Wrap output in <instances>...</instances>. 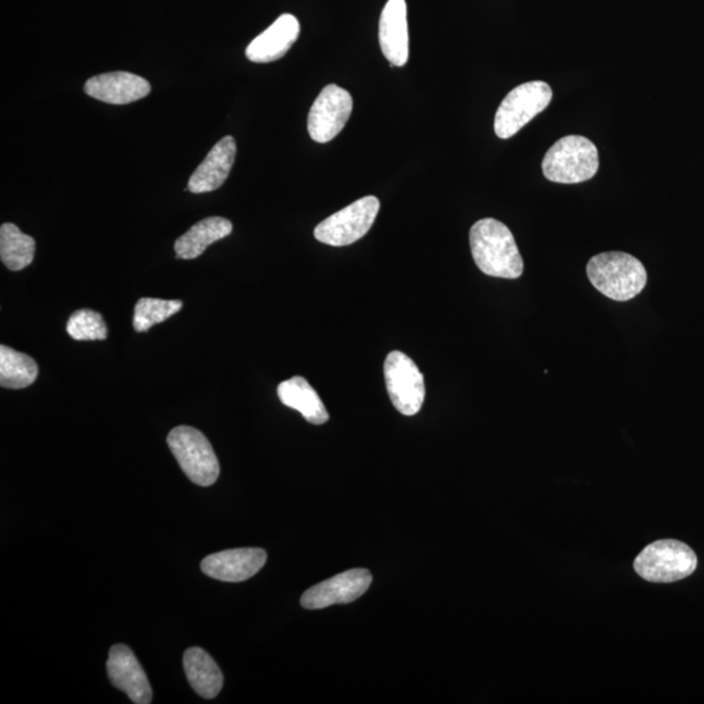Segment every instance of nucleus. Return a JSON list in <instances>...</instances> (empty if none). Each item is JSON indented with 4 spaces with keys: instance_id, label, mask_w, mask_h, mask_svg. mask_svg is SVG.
<instances>
[{
    "instance_id": "21",
    "label": "nucleus",
    "mask_w": 704,
    "mask_h": 704,
    "mask_svg": "<svg viewBox=\"0 0 704 704\" xmlns=\"http://www.w3.org/2000/svg\"><path fill=\"white\" fill-rule=\"evenodd\" d=\"M38 378V366L29 355L0 346V385L5 390H24Z\"/></svg>"
},
{
    "instance_id": "17",
    "label": "nucleus",
    "mask_w": 704,
    "mask_h": 704,
    "mask_svg": "<svg viewBox=\"0 0 704 704\" xmlns=\"http://www.w3.org/2000/svg\"><path fill=\"white\" fill-rule=\"evenodd\" d=\"M233 233V223L223 217H208L197 222L186 234L175 242L177 259L194 260L199 258L213 243L225 239Z\"/></svg>"
},
{
    "instance_id": "1",
    "label": "nucleus",
    "mask_w": 704,
    "mask_h": 704,
    "mask_svg": "<svg viewBox=\"0 0 704 704\" xmlns=\"http://www.w3.org/2000/svg\"><path fill=\"white\" fill-rule=\"evenodd\" d=\"M473 261L490 277L517 280L523 274V259L510 230L493 219L480 220L470 230Z\"/></svg>"
},
{
    "instance_id": "11",
    "label": "nucleus",
    "mask_w": 704,
    "mask_h": 704,
    "mask_svg": "<svg viewBox=\"0 0 704 704\" xmlns=\"http://www.w3.org/2000/svg\"><path fill=\"white\" fill-rule=\"evenodd\" d=\"M108 675L111 683L128 695L136 704H149L153 692L139 660L127 646L115 644L111 647L108 660Z\"/></svg>"
},
{
    "instance_id": "8",
    "label": "nucleus",
    "mask_w": 704,
    "mask_h": 704,
    "mask_svg": "<svg viewBox=\"0 0 704 704\" xmlns=\"http://www.w3.org/2000/svg\"><path fill=\"white\" fill-rule=\"evenodd\" d=\"M384 374L393 406L403 416H417L425 399L424 376L418 366L406 354L393 351L386 357Z\"/></svg>"
},
{
    "instance_id": "15",
    "label": "nucleus",
    "mask_w": 704,
    "mask_h": 704,
    "mask_svg": "<svg viewBox=\"0 0 704 704\" xmlns=\"http://www.w3.org/2000/svg\"><path fill=\"white\" fill-rule=\"evenodd\" d=\"M300 35L299 20L283 13L248 45L246 55L254 63H272L285 57Z\"/></svg>"
},
{
    "instance_id": "12",
    "label": "nucleus",
    "mask_w": 704,
    "mask_h": 704,
    "mask_svg": "<svg viewBox=\"0 0 704 704\" xmlns=\"http://www.w3.org/2000/svg\"><path fill=\"white\" fill-rule=\"evenodd\" d=\"M267 558V552L260 548L222 551L203 558L201 570L217 581L238 583L258 575Z\"/></svg>"
},
{
    "instance_id": "14",
    "label": "nucleus",
    "mask_w": 704,
    "mask_h": 704,
    "mask_svg": "<svg viewBox=\"0 0 704 704\" xmlns=\"http://www.w3.org/2000/svg\"><path fill=\"white\" fill-rule=\"evenodd\" d=\"M85 94L110 104H127L141 100L150 94V84L131 72H109L90 77L84 87Z\"/></svg>"
},
{
    "instance_id": "16",
    "label": "nucleus",
    "mask_w": 704,
    "mask_h": 704,
    "mask_svg": "<svg viewBox=\"0 0 704 704\" xmlns=\"http://www.w3.org/2000/svg\"><path fill=\"white\" fill-rule=\"evenodd\" d=\"M236 157L233 136L223 137L209 151L206 160L190 175L187 189L193 194H208L219 189L226 182Z\"/></svg>"
},
{
    "instance_id": "19",
    "label": "nucleus",
    "mask_w": 704,
    "mask_h": 704,
    "mask_svg": "<svg viewBox=\"0 0 704 704\" xmlns=\"http://www.w3.org/2000/svg\"><path fill=\"white\" fill-rule=\"evenodd\" d=\"M189 686L206 700H213L223 687V675L213 657L199 647H190L183 657Z\"/></svg>"
},
{
    "instance_id": "10",
    "label": "nucleus",
    "mask_w": 704,
    "mask_h": 704,
    "mask_svg": "<svg viewBox=\"0 0 704 704\" xmlns=\"http://www.w3.org/2000/svg\"><path fill=\"white\" fill-rule=\"evenodd\" d=\"M372 583V575L366 569H353L313 585L301 596L307 609H322L334 604H348L363 596Z\"/></svg>"
},
{
    "instance_id": "4",
    "label": "nucleus",
    "mask_w": 704,
    "mask_h": 704,
    "mask_svg": "<svg viewBox=\"0 0 704 704\" xmlns=\"http://www.w3.org/2000/svg\"><path fill=\"white\" fill-rule=\"evenodd\" d=\"M171 453L190 482L210 486L220 477V462L212 444L196 428L180 425L169 433Z\"/></svg>"
},
{
    "instance_id": "13",
    "label": "nucleus",
    "mask_w": 704,
    "mask_h": 704,
    "mask_svg": "<svg viewBox=\"0 0 704 704\" xmlns=\"http://www.w3.org/2000/svg\"><path fill=\"white\" fill-rule=\"evenodd\" d=\"M381 51L392 67H404L409 61V24L406 0H387L379 24Z\"/></svg>"
},
{
    "instance_id": "6",
    "label": "nucleus",
    "mask_w": 704,
    "mask_h": 704,
    "mask_svg": "<svg viewBox=\"0 0 704 704\" xmlns=\"http://www.w3.org/2000/svg\"><path fill=\"white\" fill-rule=\"evenodd\" d=\"M554 97L549 85L530 82L519 85L504 98L495 116V133L506 140L517 135L526 124L549 107Z\"/></svg>"
},
{
    "instance_id": "22",
    "label": "nucleus",
    "mask_w": 704,
    "mask_h": 704,
    "mask_svg": "<svg viewBox=\"0 0 704 704\" xmlns=\"http://www.w3.org/2000/svg\"><path fill=\"white\" fill-rule=\"evenodd\" d=\"M183 308L181 300H164L156 298H141L137 301L134 312V328L136 332H148L150 328L162 324L171 316Z\"/></svg>"
},
{
    "instance_id": "2",
    "label": "nucleus",
    "mask_w": 704,
    "mask_h": 704,
    "mask_svg": "<svg viewBox=\"0 0 704 704\" xmlns=\"http://www.w3.org/2000/svg\"><path fill=\"white\" fill-rule=\"evenodd\" d=\"M588 275L598 293L615 301H629L647 285L646 268L629 254L605 252L594 256Z\"/></svg>"
},
{
    "instance_id": "3",
    "label": "nucleus",
    "mask_w": 704,
    "mask_h": 704,
    "mask_svg": "<svg viewBox=\"0 0 704 704\" xmlns=\"http://www.w3.org/2000/svg\"><path fill=\"white\" fill-rule=\"evenodd\" d=\"M598 170L596 145L583 136H566L552 147L543 160L548 181L577 184L592 180Z\"/></svg>"
},
{
    "instance_id": "23",
    "label": "nucleus",
    "mask_w": 704,
    "mask_h": 704,
    "mask_svg": "<svg viewBox=\"0 0 704 704\" xmlns=\"http://www.w3.org/2000/svg\"><path fill=\"white\" fill-rule=\"evenodd\" d=\"M70 337L75 341H103L108 338V326L102 314L94 309H78L67 322Z\"/></svg>"
},
{
    "instance_id": "18",
    "label": "nucleus",
    "mask_w": 704,
    "mask_h": 704,
    "mask_svg": "<svg viewBox=\"0 0 704 704\" xmlns=\"http://www.w3.org/2000/svg\"><path fill=\"white\" fill-rule=\"evenodd\" d=\"M279 398L289 409L299 411L307 422L321 425L329 420V412L318 394L306 379L296 376L280 384Z\"/></svg>"
},
{
    "instance_id": "20",
    "label": "nucleus",
    "mask_w": 704,
    "mask_h": 704,
    "mask_svg": "<svg viewBox=\"0 0 704 704\" xmlns=\"http://www.w3.org/2000/svg\"><path fill=\"white\" fill-rule=\"evenodd\" d=\"M36 254V240L22 233L13 223L0 227V259L12 272L23 271L32 264Z\"/></svg>"
},
{
    "instance_id": "9",
    "label": "nucleus",
    "mask_w": 704,
    "mask_h": 704,
    "mask_svg": "<svg viewBox=\"0 0 704 704\" xmlns=\"http://www.w3.org/2000/svg\"><path fill=\"white\" fill-rule=\"evenodd\" d=\"M353 97L338 85H326L308 114V133L319 144L332 141L345 128L353 114Z\"/></svg>"
},
{
    "instance_id": "7",
    "label": "nucleus",
    "mask_w": 704,
    "mask_h": 704,
    "mask_svg": "<svg viewBox=\"0 0 704 704\" xmlns=\"http://www.w3.org/2000/svg\"><path fill=\"white\" fill-rule=\"evenodd\" d=\"M379 210L378 197L366 196L319 223L314 238L332 247L350 246L370 232Z\"/></svg>"
},
{
    "instance_id": "5",
    "label": "nucleus",
    "mask_w": 704,
    "mask_h": 704,
    "mask_svg": "<svg viewBox=\"0 0 704 704\" xmlns=\"http://www.w3.org/2000/svg\"><path fill=\"white\" fill-rule=\"evenodd\" d=\"M699 566L695 552L679 541L650 544L635 558L637 575L653 583H674L692 576Z\"/></svg>"
}]
</instances>
